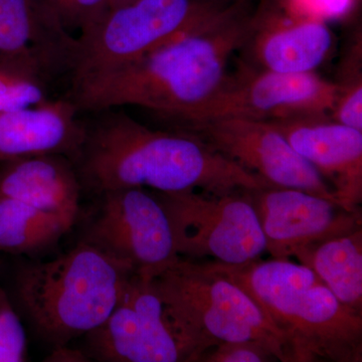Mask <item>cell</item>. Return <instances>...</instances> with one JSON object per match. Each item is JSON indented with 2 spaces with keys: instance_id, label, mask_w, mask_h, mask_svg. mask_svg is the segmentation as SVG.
Masks as SVG:
<instances>
[{
  "instance_id": "1",
  "label": "cell",
  "mask_w": 362,
  "mask_h": 362,
  "mask_svg": "<svg viewBox=\"0 0 362 362\" xmlns=\"http://www.w3.org/2000/svg\"><path fill=\"white\" fill-rule=\"evenodd\" d=\"M251 23L239 9H223L141 58L73 81L66 98L81 113L138 107L176 130L220 90Z\"/></svg>"
},
{
  "instance_id": "2",
  "label": "cell",
  "mask_w": 362,
  "mask_h": 362,
  "mask_svg": "<svg viewBox=\"0 0 362 362\" xmlns=\"http://www.w3.org/2000/svg\"><path fill=\"white\" fill-rule=\"evenodd\" d=\"M73 158L83 188L228 194L270 187L258 175L182 131L156 130L119 108L88 112Z\"/></svg>"
},
{
  "instance_id": "3",
  "label": "cell",
  "mask_w": 362,
  "mask_h": 362,
  "mask_svg": "<svg viewBox=\"0 0 362 362\" xmlns=\"http://www.w3.org/2000/svg\"><path fill=\"white\" fill-rule=\"evenodd\" d=\"M213 265L252 298L284 337L292 362H361L362 315L308 267L288 259Z\"/></svg>"
},
{
  "instance_id": "4",
  "label": "cell",
  "mask_w": 362,
  "mask_h": 362,
  "mask_svg": "<svg viewBox=\"0 0 362 362\" xmlns=\"http://www.w3.org/2000/svg\"><path fill=\"white\" fill-rule=\"evenodd\" d=\"M133 274L129 267L80 240L57 258L21 267L16 294L35 333L59 346L102 325Z\"/></svg>"
},
{
  "instance_id": "5",
  "label": "cell",
  "mask_w": 362,
  "mask_h": 362,
  "mask_svg": "<svg viewBox=\"0 0 362 362\" xmlns=\"http://www.w3.org/2000/svg\"><path fill=\"white\" fill-rule=\"evenodd\" d=\"M188 362L225 342L263 345L277 361L292 362L284 337L259 305L211 261L180 257L151 279Z\"/></svg>"
},
{
  "instance_id": "6",
  "label": "cell",
  "mask_w": 362,
  "mask_h": 362,
  "mask_svg": "<svg viewBox=\"0 0 362 362\" xmlns=\"http://www.w3.org/2000/svg\"><path fill=\"white\" fill-rule=\"evenodd\" d=\"M221 11L199 0H133L110 9L78 35L69 83L141 58Z\"/></svg>"
},
{
  "instance_id": "7",
  "label": "cell",
  "mask_w": 362,
  "mask_h": 362,
  "mask_svg": "<svg viewBox=\"0 0 362 362\" xmlns=\"http://www.w3.org/2000/svg\"><path fill=\"white\" fill-rule=\"evenodd\" d=\"M153 192L168 214L178 256L242 265L266 252L265 237L245 190Z\"/></svg>"
},
{
  "instance_id": "8",
  "label": "cell",
  "mask_w": 362,
  "mask_h": 362,
  "mask_svg": "<svg viewBox=\"0 0 362 362\" xmlns=\"http://www.w3.org/2000/svg\"><path fill=\"white\" fill-rule=\"evenodd\" d=\"M98 195L99 209L80 240L149 280L180 258L168 214L152 190L117 188Z\"/></svg>"
},
{
  "instance_id": "9",
  "label": "cell",
  "mask_w": 362,
  "mask_h": 362,
  "mask_svg": "<svg viewBox=\"0 0 362 362\" xmlns=\"http://www.w3.org/2000/svg\"><path fill=\"white\" fill-rule=\"evenodd\" d=\"M337 93L335 83L315 71L277 73L243 64L237 73H228L220 90L175 131L213 119L276 122L330 117Z\"/></svg>"
},
{
  "instance_id": "10",
  "label": "cell",
  "mask_w": 362,
  "mask_h": 362,
  "mask_svg": "<svg viewBox=\"0 0 362 362\" xmlns=\"http://www.w3.org/2000/svg\"><path fill=\"white\" fill-rule=\"evenodd\" d=\"M84 351L103 362H188L151 280L133 274L110 316L85 335Z\"/></svg>"
},
{
  "instance_id": "11",
  "label": "cell",
  "mask_w": 362,
  "mask_h": 362,
  "mask_svg": "<svg viewBox=\"0 0 362 362\" xmlns=\"http://www.w3.org/2000/svg\"><path fill=\"white\" fill-rule=\"evenodd\" d=\"M180 131L197 136L272 187L299 189L339 204L329 185L270 122L213 119L190 124Z\"/></svg>"
},
{
  "instance_id": "12",
  "label": "cell",
  "mask_w": 362,
  "mask_h": 362,
  "mask_svg": "<svg viewBox=\"0 0 362 362\" xmlns=\"http://www.w3.org/2000/svg\"><path fill=\"white\" fill-rule=\"evenodd\" d=\"M77 45L42 0H0V71L44 87L70 80Z\"/></svg>"
},
{
  "instance_id": "13",
  "label": "cell",
  "mask_w": 362,
  "mask_h": 362,
  "mask_svg": "<svg viewBox=\"0 0 362 362\" xmlns=\"http://www.w3.org/2000/svg\"><path fill=\"white\" fill-rule=\"evenodd\" d=\"M274 259H289L317 243L362 226L361 211L299 189L265 187L245 190Z\"/></svg>"
},
{
  "instance_id": "14",
  "label": "cell",
  "mask_w": 362,
  "mask_h": 362,
  "mask_svg": "<svg viewBox=\"0 0 362 362\" xmlns=\"http://www.w3.org/2000/svg\"><path fill=\"white\" fill-rule=\"evenodd\" d=\"M270 123L329 185L343 207L361 211L362 131L330 117Z\"/></svg>"
},
{
  "instance_id": "15",
  "label": "cell",
  "mask_w": 362,
  "mask_h": 362,
  "mask_svg": "<svg viewBox=\"0 0 362 362\" xmlns=\"http://www.w3.org/2000/svg\"><path fill=\"white\" fill-rule=\"evenodd\" d=\"M333 47V33L324 21L290 13L288 16L252 18L240 51L244 64L277 73L315 71Z\"/></svg>"
},
{
  "instance_id": "16",
  "label": "cell",
  "mask_w": 362,
  "mask_h": 362,
  "mask_svg": "<svg viewBox=\"0 0 362 362\" xmlns=\"http://www.w3.org/2000/svg\"><path fill=\"white\" fill-rule=\"evenodd\" d=\"M68 98L0 111V163L56 153L73 160L84 138V120Z\"/></svg>"
},
{
  "instance_id": "17",
  "label": "cell",
  "mask_w": 362,
  "mask_h": 362,
  "mask_svg": "<svg viewBox=\"0 0 362 362\" xmlns=\"http://www.w3.org/2000/svg\"><path fill=\"white\" fill-rule=\"evenodd\" d=\"M83 187L70 157L45 153L0 163V197L16 199L63 218L73 226Z\"/></svg>"
},
{
  "instance_id": "18",
  "label": "cell",
  "mask_w": 362,
  "mask_h": 362,
  "mask_svg": "<svg viewBox=\"0 0 362 362\" xmlns=\"http://www.w3.org/2000/svg\"><path fill=\"white\" fill-rule=\"evenodd\" d=\"M345 307L362 315V226L297 252Z\"/></svg>"
},
{
  "instance_id": "19",
  "label": "cell",
  "mask_w": 362,
  "mask_h": 362,
  "mask_svg": "<svg viewBox=\"0 0 362 362\" xmlns=\"http://www.w3.org/2000/svg\"><path fill=\"white\" fill-rule=\"evenodd\" d=\"M73 226L16 199L0 197V252L35 255L56 246Z\"/></svg>"
},
{
  "instance_id": "20",
  "label": "cell",
  "mask_w": 362,
  "mask_h": 362,
  "mask_svg": "<svg viewBox=\"0 0 362 362\" xmlns=\"http://www.w3.org/2000/svg\"><path fill=\"white\" fill-rule=\"evenodd\" d=\"M352 42L343 58L335 82L337 99L330 118L362 131L361 35H356Z\"/></svg>"
},
{
  "instance_id": "21",
  "label": "cell",
  "mask_w": 362,
  "mask_h": 362,
  "mask_svg": "<svg viewBox=\"0 0 362 362\" xmlns=\"http://www.w3.org/2000/svg\"><path fill=\"white\" fill-rule=\"evenodd\" d=\"M64 28L74 35L87 33L109 11L108 0H42ZM76 35V37H78Z\"/></svg>"
},
{
  "instance_id": "22",
  "label": "cell",
  "mask_w": 362,
  "mask_h": 362,
  "mask_svg": "<svg viewBox=\"0 0 362 362\" xmlns=\"http://www.w3.org/2000/svg\"><path fill=\"white\" fill-rule=\"evenodd\" d=\"M28 361V337L20 316L0 287V362Z\"/></svg>"
},
{
  "instance_id": "23",
  "label": "cell",
  "mask_w": 362,
  "mask_h": 362,
  "mask_svg": "<svg viewBox=\"0 0 362 362\" xmlns=\"http://www.w3.org/2000/svg\"><path fill=\"white\" fill-rule=\"evenodd\" d=\"M45 87L18 77L13 74L0 71V111L26 108L45 101Z\"/></svg>"
},
{
  "instance_id": "24",
  "label": "cell",
  "mask_w": 362,
  "mask_h": 362,
  "mask_svg": "<svg viewBox=\"0 0 362 362\" xmlns=\"http://www.w3.org/2000/svg\"><path fill=\"white\" fill-rule=\"evenodd\" d=\"M276 357L258 343L225 342L202 352L197 362H269Z\"/></svg>"
},
{
  "instance_id": "25",
  "label": "cell",
  "mask_w": 362,
  "mask_h": 362,
  "mask_svg": "<svg viewBox=\"0 0 362 362\" xmlns=\"http://www.w3.org/2000/svg\"><path fill=\"white\" fill-rule=\"evenodd\" d=\"M289 6L290 13L326 23L349 13L352 0H290Z\"/></svg>"
},
{
  "instance_id": "26",
  "label": "cell",
  "mask_w": 362,
  "mask_h": 362,
  "mask_svg": "<svg viewBox=\"0 0 362 362\" xmlns=\"http://www.w3.org/2000/svg\"><path fill=\"white\" fill-rule=\"evenodd\" d=\"M45 361L89 362L90 358L84 350L71 349L68 347V344H66L54 346L51 354L45 357Z\"/></svg>"
},
{
  "instance_id": "27",
  "label": "cell",
  "mask_w": 362,
  "mask_h": 362,
  "mask_svg": "<svg viewBox=\"0 0 362 362\" xmlns=\"http://www.w3.org/2000/svg\"><path fill=\"white\" fill-rule=\"evenodd\" d=\"M131 1H133V0H108L109 11L122 6L124 4H129Z\"/></svg>"
}]
</instances>
